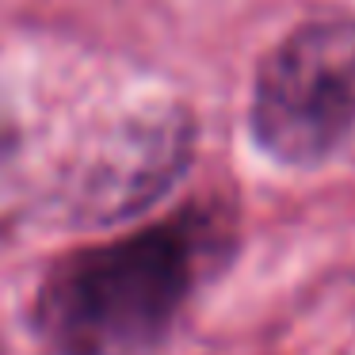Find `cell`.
I'll return each mask as SVG.
<instances>
[{
  "instance_id": "cell-4",
  "label": "cell",
  "mask_w": 355,
  "mask_h": 355,
  "mask_svg": "<svg viewBox=\"0 0 355 355\" xmlns=\"http://www.w3.org/2000/svg\"><path fill=\"white\" fill-rule=\"evenodd\" d=\"M12 157H16V123H12V111L0 96V180L8 176Z\"/></svg>"
},
{
  "instance_id": "cell-1",
  "label": "cell",
  "mask_w": 355,
  "mask_h": 355,
  "mask_svg": "<svg viewBox=\"0 0 355 355\" xmlns=\"http://www.w3.org/2000/svg\"><path fill=\"white\" fill-rule=\"evenodd\" d=\"M210 256V225L195 218L77 252L46 279L39 321L62 355H130L153 344Z\"/></svg>"
},
{
  "instance_id": "cell-3",
  "label": "cell",
  "mask_w": 355,
  "mask_h": 355,
  "mask_svg": "<svg viewBox=\"0 0 355 355\" xmlns=\"http://www.w3.org/2000/svg\"><path fill=\"white\" fill-rule=\"evenodd\" d=\"M184 153L187 134L172 115L134 119L119 126L77 168L69 187L73 210L92 222H107V218H123L146 207L176 176Z\"/></svg>"
},
{
  "instance_id": "cell-2",
  "label": "cell",
  "mask_w": 355,
  "mask_h": 355,
  "mask_svg": "<svg viewBox=\"0 0 355 355\" xmlns=\"http://www.w3.org/2000/svg\"><path fill=\"white\" fill-rule=\"evenodd\" d=\"M355 130V19L291 31L256 73L252 134L275 161L317 164Z\"/></svg>"
}]
</instances>
